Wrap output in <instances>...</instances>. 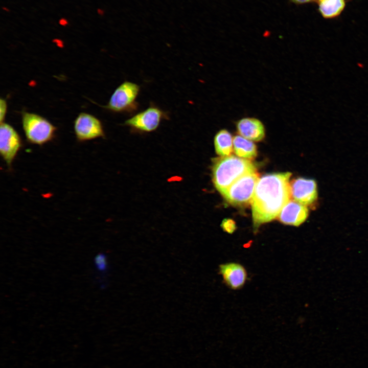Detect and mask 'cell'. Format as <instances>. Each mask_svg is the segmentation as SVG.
<instances>
[{"label":"cell","instance_id":"6da1fadb","mask_svg":"<svg viewBox=\"0 0 368 368\" xmlns=\"http://www.w3.org/2000/svg\"><path fill=\"white\" fill-rule=\"evenodd\" d=\"M290 172L273 173L259 178L251 201L254 229L278 216L291 197Z\"/></svg>","mask_w":368,"mask_h":368},{"label":"cell","instance_id":"7a4b0ae2","mask_svg":"<svg viewBox=\"0 0 368 368\" xmlns=\"http://www.w3.org/2000/svg\"><path fill=\"white\" fill-rule=\"evenodd\" d=\"M256 172V168L250 160L229 155L214 160L212 180L217 191L222 194L237 179L244 175Z\"/></svg>","mask_w":368,"mask_h":368},{"label":"cell","instance_id":"3957f363","mask_svg":"<svg viewBox=\"0 0 368 368\" xmlns=\"http://www.w3.org/2000/svg\"><path fill=\"white\" fill-rule=\"evenodd\" d=\"M21 122L27 141L42 146L54 137L56 128L49 121L36 113L23 111Z\"/></svg>","mask_w":368,"mask_h":368},{"label":"cell","instance_id":"277c9868","mask_svg":"<svg viewBox=\"0 0 368 368\" xmlns=\"http://www.w3.org/2000/svg\"><path fill=\"white\" fill-rule=\"evenodd\" d=\"M141 90L137 84L125 81L114 90L106 105L103 107L112 112L133 114L137 110L136 101Z\"/></svg>","mask_w":368,"mask_h":368},{"label":"cell","instance_id":"5b68a950","mask_svg":"<svg viewBox=\"0 0 368 368\" xmlns=\"http://www.w3.org/2000/svg\"><path fill=\"white\" fill-rule=\"evenodd\" d=\"M169 118L167 111L151 103L145 110L126 120L124 125L138 132H151L156 130L161 122Z\"/></svg>","mask_w":368,"mask_h":368},{"label":"cell","instance_id":"8992f818","mask_svg":"<svg viewBox=\"0 0 368 368\" xmlns=\"http://www.w3.org/2000/svg\"><path fill=\"white\" fill-rule=\"evenodd\" d=\"M259 178L256 172L246 174L234 182L221 195L233 205L251 203Z\"/></svg>","mask_w":368,"mask_h":368},{"label":"cell","instance_id":"52a82bcc","mask_svg":"<svg viewBox=\"0 0 368 368\" xmlns=\"http://www.w3.org/2000/svg\"><path fill=\"white\" fill-rule=\"evenodd\" d=\"M22 147L21 139L15 129L10 124L1 123L0 153L9 169Z\"/></svg>","mask_w":368,"mask_h":368},{"label":"cell","instance_id":"ba28073f","mask_svg":"<svg viewBox=\"0 0 368 368\" xmlns=\"http://www.w3.org/2000/svg\"><path fill=\"white\" fill-rule=\"evenodd\" d=\"M74 132L78 141L83 142L105 136L101 121L94 116L81 112L74 123Z\"/></svg>","mask_w":368,"mask_h":368},{"label":"cell","instance_id":"9c48e42d","mask_svg":"<svg viewBox=\"0 0 368 368\" xmlns=\"http://www.w3.org/2000/svg\"><path fill=\"white\" fill-rule=\"evenodd\" d=\"M290 184L293 200L306 206L317 200V185L314 180L300 177L294 179Z\"/></svg>","mask_w":368,"mask_h":368},{"label":"cell","instance_id":"30bf717a","mask_svg":"<svg viewBox=\"0 0 368 368\" xmlns=\"http://www.w3.org/2000/svg\"><path fill=\"white\" fill-rule=\"evenodd\" d=\"M219 272L225 285L233 290L243 287L247 278L245 267L236 262H229L219 266Z\"/></svg>","mask_w":368,"mask_h":368},{"label":"cell","instance_id":"8fae6325","mask_svg":"<svg viewBox=\"0 0 368 368\" xmlns=\"http://www.w3.org/2000/svg\"><path fill=\"white\" fill-rule=\"evenodd\" d=\"M308 213L307 206L290 200L282 209L278 218L284 224L298 226L306 220Z\"/></svg>","mask_w":368,"mask_h":368},{"label":"cell","instance_id":"7c38bea8","mask_svg":"<svg viewBox=\"0 0 368 368\" xmlns=\"http://www.w3.org/2000/svg\"><path fill=\"white\" fill-rule=\"evenodd\" d=\"M238 134L251 141L259 142L265 137V129L263 123L254 117H245L236 123Z\"/></svg>","mask_w":368,"mask_h":368},{"label":"cell","instance_id":"4fadbf2b","mask_svg":"<svg viewBox=\"0 0 368 368\" xmlns=\"http://www.w3.org/2000/svg\"><path fill=\"white\" fill-rule=\"evenodd\" d=\"M233 139L231 133L226 129L218 131L214 139L216 153L221 156L231 155L234 150Z\"/></svg>","mask_w":368,"mask_h":368},{"label":"cell","instance_id":"5bb4252c","mask_svg":"<svg viewBox=\"0 0 368 368\" xmlns=\"http://www.w3.org/2000/svg\"><path fill=\"white\" fill-rule=\"evenodd\" d=\"M233 149L236 154L241 158L252 159L257 156V147L252 141L236 135L233 139Z\"/></svg>","mask_w":368,"mask_h":368},{"label":"cell","instance_id":"9a60e30c","mask_svg":"<svg viewBox=\"0 0 368 368\" xmlns=\"http://www.w3.org/2000/svg\"><path fill=\"white\" fill-rule=\"evenodd\" d=\"M318 10L326 18H333L339 15L346 6V0H317Z\"/></svg>","mask_w":368,"mask_h":368},{"label":"cell","instance_id":"2e32d148","mask_svg":"<svg viewBox=\"0 0 368 368\" xmlns=\"http://www.w3.org/2000/svg\"><path fill=\"white\" fill-rule=\"evenodd\" d=\"M94 265L97 270L101 273H104L107 270L108 263L106 255L103 253H99L94 258Z\"/></svg>","mask_w":368,"mask_h":368},{"label":"cell","instance_id":"e0dca14e","mask_svg":"<svg viewBox=\"0 0 368 368\" xmlns=\"http://www.w3.org/2000/svg\"><path fill=\"white\" fill-rule=\"evenodd\" d=\"M222 229L228 234H233L237 228L235 222L231 219H224L221 223Z\"/></svg>","mask_w":368,"mask_h":368},{"label":"cell","instance_id":"ac0fdd59","mask_svg":"<svg viewBox=\"0 0 368 368\" xmlns=\"http://www.w3.org/2000/svg\"><path fill=\"white\" fill-rule=\"evenodd\" d=\"M7 110V103L6 100L1 98L0 100V120L4 122Z\"/></svg>","mask_w":368,"mask_h":368},{"label":"cell","instance_id":"d6986e66","mask_svg":"<svg viewBox=\"0 0 368 368\" xmlns=\"http://www.w3.org/2000/svg\"><path fill=\"white\" fill-rule=\"evenodd\" d=\"M59 24L62 26H66L68 24V21L66 18L62 17L59 20Z\"/></svg>","mask_w":368,"mask_h":368},{"label":"cell","instance_id":"ffe728a7","mask_svg":"<svg viewBox=\"0 0 368 368\" xmlns=\"http://www.w3.org/2000/svg\"><path fill=\"white\" fill-rule=\"evenodd\" d=\"M291 1L296 4H305V3H309V2H312L315 0H291Z\"/></svg>","mask_w":368,"mask_h":368},{"label":"cell","instance_id":"44dd1931","mask_svg":"<svg viewBox=\"0 0 368 368\" xmlns=\"http://www.w3.org/2000/svg\"><path fill=\"white\" fill-rule=\"evenodd\" d=\"M2 9H3V10H5V11H6L7 12H9V9H8V8L5 7H2Z\"/></svg>","mask_w":368,"mask_h":368}]
</instances>
